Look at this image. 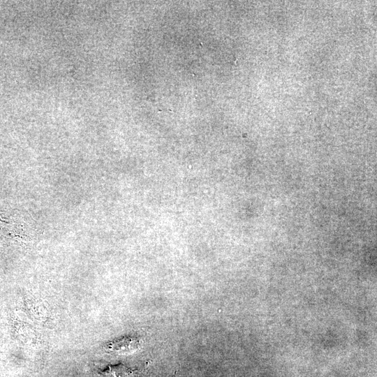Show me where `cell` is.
<instances>
[{
	"label": "cell",
	"mask_w": 377,
	"mask_h": 377,
	"mask_svg": "<svg viewBox=\"0 0 377 377\" xmlns=\"http://www.w3.org/2000/svg\"><path fill=\"white\" fill-rule=\"evenodd\" d=\"M134 371L124 364H109L104 369L99 371L102 377H132Z\"/></svg>",
	"instance_id": "cell-2"
},
{
	"label": "cell",
	"mask_w": 377,
	"mask_h": 377,
	"mask_svg": "<svg viewBox=\"0 0 377 377\" xmlns=\"http://www.w3.org/2000/svg\"><path fill=\"white\" fill-rule=\"evenodd\" d=\"M142 346L141 339L136 336H124L105 343L103 348L110 353L130 354Z\"/></svg>",
	"instance_id": "cell-1"
}]
</instances>
